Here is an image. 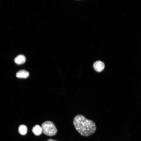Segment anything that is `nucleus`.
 <instances>
[{"mask_svg": "<svg viewBox=\"0 0 141 141\" xmlns=\"http://www.w3.org/2000/svg\"><path fill=\"white\" fill-rule=\"evenodd\" d=\"M74 126L81 135L88 137L92 134L96 130V127L93 121L86 119L81 115H77L73 119Z\"/></svg>", "mask_w": 141, "mask_h": 141, "instance_id": "1", "label": "nucleus"}, {"mask_svg": "<svg viewBox=\"0 0 141 141\" xmlns=\"http://www.w3.org/2000/svg\"><path fill=\"white\" fill-rule=\"evenodd\" d=\"M41 127L42 132L47 136H51L55 135L57 130L54 124L52 121H47L42 124Z\"/></svg>", "mask_w": 141, "mask_h": 141, "instance_id": "2", "label": "nucleus"}, {"mask_svg": "<svg viewBox=\"0 0 141 141\" xmlns=\"http://www.w3.org/2000/svg\"><path fill=\"white\" fill-rule=\"evenodd\" d=\"M104 63L99 61L95 62L93 65L94 69L98 72H100L102 71L104 69Z\"/></svg>", "mask_w": 141, "mask_h": 141, "instance_id": "3", "label": "nucleus"}, {"mask_svg": "<svg viewBox=\"0 0 141 141\" xmlns=\"http://www.w3.org/2000/svg\"><path fill=\"white\" fill-rule=\"evenodd\" d=\"M29 75L28 72L24 70H20L17 72L16 74V77L20 78H26Z\"/></svg>", "mask_w": 141, "mask_h": 141, "instance_id": "4", "label": "nucleus"}, {"mask_svg": "<svg viewBox=\"0 0 141 141\" xmlns=\"http://www.w3.org/2000/svg\"><path fill=\"white\" fill-rule=\"evenodd\" d=\"M25 57L22 55H19L17 56L14 59L15 62L17 64H21L24 63L26 61Z\"/></svg>", "mask_w": 141, "mask_h": 141, "instance_id": "5", "label": "nucleus"}, {"mask_svg": "<svg viewBox=\"0 0 141 141\" xmlns=\"http://www.w3.org/2000/svg\"><path fill=\"white\" fill-rule=\"evenodd\" d=\"M32 131L36 136H39L42 134V129L40 126L38 125H35L32 128Z\"/></svg>", "mask_w": 141, "mask_h": 141, "instance_id": "6", "label": "nucleus"}, {"mask_svg": "<svg viewBox=\"0 0 141 141\" xmlns=\"http://www.w3.org/2000/svg\"><path fill=\"white\" fill-rule=\"evenodd\" d=\"M19 132L22 135H25L27 132V128L25 125H20L19 128Z\"/></svg>", "mask_w": 141, "mask_h": 141, "instance_id": "7", "label": "nucleus"}, {"mask_svg": "<svg viewBox=\"0 0 141 141\" xmlns=\"http://www.w3.org/2000/svg\"><path fill=\"white\" fill-rule=\"evenodd\" d=\"M47 141H58L55 140H54L53 139H49L48 140H47Z\"/></svg>", "mask_w": 141, "mask_h": 141, "instance_id": "8", "label": "nucleus"}]
</instances>
